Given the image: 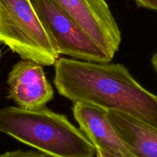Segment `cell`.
<instances>
[{"label": "cell", "mask_w": 157, "mask_h": 157, "mask_svg": "<svg viewBox=\"0 0 157 157\" xmlns=\"http://www.w3.org/2000/svg\"><path fill=\"white\" fill-rule=\"evenodd\" d=\"M54 69L58 93L72 103H90L157 127V95L137 82L123 64L60 58Z\"/></svg>", "instance_id": "1"}, {"label": "cell", "mask_w": 157, "mask_h": 157, "mask_svg": "<svg viewBox=\"0 0 157 157\" xmlns=\"http://www.w3.org/2000/svg\"><path fill=\"white\" fill-rule=\"evenodd\" d=\"M0 133L52 157H93L95 148L65 115L43 107L0 109Z\"/></svg>", "instance_id": "2"}, {"label": "cell", "mask_w": 157, "mask_h": 157, "mask_svg": "<svg viewBox=\"0 0 157 157\" xmlns=\"http://www.w3.org/2000/svg\"><path fill=\"white\" fill-rule=\"evenodd\" d=\"M0 44L42 66L54 65L59 58L29 0H0Z\"/></svg>", "instance_id": "3"}, {"label": "cell", "mask_w": 157, "mask_h": 157, "mask_svg": "<svg viewBox=\"0 0 157 157\" xmlns=\"http://www.w3.org/2000/svg\"><path fill=\"white\" fill-rule=\"evenodd\" d=\"M60 55L91 62H110L106 54L53 0H29Z\"/></svg>", "instance_id": "4"}, {"label": "cell", "mask_w": 157, "mask_h": 157, "mask_svg": "<svg viewBox=\"0 0 157 157\" xmlns=\"http://www.w3.org/2000/svg\"><path fill=\"white\" fill-rule=\"evenodd\" d=\"M53 1L113 58L121 43V32L106 0Z\"/></svg>", "instance_id": "5"}, {"label": "cell", "mask_w": 157, "mask_h": 157, "mask_svg": "<svg viewBox=\"0 0 157 157\" xmlns=\"http://www.w3.org/2000/svg\"><path fill=\"white\" fill-rule=\"evenodd\" d=\"M7 84L9 98L20 108H41L54 98L53 88L46 78L43 66L31 60L22 59L12 66Z\"/></svg>", "instance_id": "6"}, {"label": "cell", "mask_w": 157, "mask_h": 157, "mask_svg": "<svg viewBox=\"0 0 157 157\" xmlns=\"http://www.w3.org/2000/svg\"><path fill=\"white\" fill-rule=\"evenodd\" d=\"M72 112L80 130L95 147L118 157H136L109 122L108 110L86 102L73 103Z\"/></svg>", "instance_id": "7"}, {"label": "cell", "mask_w": 157, "mask_h": 157, "mask_svg": "<svg viewBox=\"0 0 157 157\" xmlns=\"http://www.w3.org/2000/svg\"><path fill=\"white\" fill-rule=\"evenodd\" d=\"M108 118L135 156L157 157V127L117 110H108Z\"/></svg>", "instance_id": "8"}, {"label": "cell", "mask_w": 157, "mask_h": 157, "mask_svg": "<svg viewBox=\"0 0 157 157\" xmlns=\"http://www.w3.org/2000/svg\"><path fill=\"white\" fill-rule=\"evenodd\" d=\"M0 157H52L49 155L46 154L44 153L38 151H33V150H17L14 151L6 152L0 155Z\"/></svg>", "instance_id": "9"}, {"label": "cell", "mask_w": 157, "mask_h": 157, "mask_svg": "<svg viewBox=\"0 0 157 157\" xmlns=\"http://www.w3.org/2000/svg\"><path fill=\"white\" fill-rule=\"evenodd\" d=\"M137 6L148 9L157 10V0H135Z\"/></svg>", "instance_id": "10"}, {"label": "cell", "mask_w": 157, "mask_h": 157, "mask_svg": "<svg viewBox=\"0 0 157 157\" xmlns=\"http://www.w3.org/2000/svg\"><path fill=\"white\" fill-rule=\"evenodd\" d=\"M95 155H96L97 157H118L111 154V153H107V152L104 151V150H99V149L95 150Z\"/></svg>", "instance_id": "11"}, {"label": "cell", "mask_w": 157, "mask_h": 157, "mask_svg": "<svg viewBox=\"0 0 157 157\" xmlns=\"http://www.w3.org/2000/svg\"><path fill=\"white\" fill-rule=\"evenodd\" d=\"M151 63H152V67H153L154 71H155V74H156L157 76V52H155L153 55V56L152 57V59H151Z\"/></svg>", "instance_id": "12"}, {"label": "cell", "mask_w": 157, "mask_h": 157, "mask_svg": "<svg viewBox=\"0 0 157 157\" xmlns=\"http://www.w3.org/2000/svg\"><path fill=\"white\" fill-rule=\"evenodd\" d=\"M0 45H1V44H0ZM1 55H2V49H1V47H0V58H1Z\"/></svg>", "instance_id": "13"}]
</instances>
